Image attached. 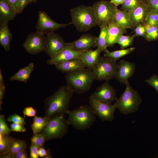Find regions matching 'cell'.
Returning a JSON list of instances; mask_svg holds the SVG:
<instances>
[{"mask_svg": "<svg viewBox=\"0 0 158 158\" xmlns=\"http://www.w3.org/2000/svg\"><path fill=\"white\" fill-rule=\"evenodd\" d=\"M39 148L34 143L32 142L30 147L31 158H39L38 154Z\"/></svg>", "mask_w": 158, "mask_h": 158, "instance_id": "43", "label": "cell"}, {"mask_svg": "<svg viewBox=\"0 0 158 158\" xmlns=\"http://www.w3.org/2000/svg\"><path fill=\"white\" fill-rule=\"evenodd\" d=\"M17 14L14 7L4 0H0V22L14 20Z\"/></svg>", "mask_w": 158, "mask_h": 158, "instance_id": "20", "label": "cell"}, {"mask_svg": "<svg viewBox=\"0 0 158 158\" xmlns=\"http://www.w3.org/2000/svg\"><path fill=\"white\" fill-rule=\"evenodd\" d=\"M12 130L8 126L4 116H0V133L8 135Z\"/></svg>", "mask_w": 158, "mask_h": 158, "instance_id": "34", "label": "cell"}, {"mask_svg": "<svg viewBox=\"0 0 158 158\" xmlns=\"http://www.w3.org/2000/svg\"><path fill=\"white\" fill-rule=\"evenodd\" d=\"M136 36L134 34L131 36H121L117 40L116 43L119 44L122 49L127 48L132 44Z\"/></svg>", "mask_w": 158, "mask_h": 158, "instance_id": "30", "label": "cell"}, {"mask_svg": "<svg viewBox=\"0 0 158 158\" xmlns=\"http://www.w3.org/2000/svg\"><path fill=\"white\" fill-rule=\"evenodd\" d=\"M24 117L26 116L27 117L35 116L37 114V111L32 107H26L23 111Z\"/></svg>", "mask_w": 158, "mask_h": 158, "instance_id": "42", "label": "cell"}, {"mask_svg": "<svg viewBox=\"0 0 158 158\" xmlns=\"http://www.w3.org/2000/svg\"><path fill=\"white\" fill-rule=\"evenodd\" d=\"M101 52V49L98 48L94 50H88L81 54L80 59L85 64L87 68L92 69L100 57Z\"/></svg>", "mask_w": 158, "mask_h": 158, "instance_id": "21", "label": "cell"}, {"mask_svg": "<svg viewBox=\"0 0 158 158\" xmlns=\"http://www.w3.org/2000/svg\"><path fill=\"white\" fill-rule=\"evenodd\" d=\"M28 157L25 150L17 152L14 156V158H27Z\"/></svg>", "mask_w": 158, "mask_h": 158, "instance_id": "44", "label": "cell"}, {"mask_svg": "<svg viewBox=\"0 0 158 158\" xmlns=\"http://www.w3.org/2000/svg\"><path fill=\"white\" fill-rule=\"evenodd\" d=\"M143 0H125L121 4V9L129 12L136 7Z\"/></svg>", "mask_w": 158, "mask_h": 158, "instance_id": "32", "label": "cell"}, {"mask_svg": "<svg viewBox=\"0 0 158 158\" xmlns=\"http://www.w3.org/2000/svg\"><path fill=\"white\" fill-rule=\"evenodd\" d=\"M5 90V85L4 84H0V105L1 108V105Z\"/></svg>", "mask_w": 158, "mask_h": 158, "instance_id": "45", "label": "cell"}, {"mask_svg": "<svg viewBox=\"0 0 158 158\" xmlns=\"http://www.w3.org/2000/svg\"><path fill=\"white\" fill-rule=\"evenodd\" d=\"M135 69L134 63L121 60L116 64L115 78L121 83L125 84L134 74Z\"/></svg>", "mask_w": 158, "mask_h": 158, "instance_id": "14", "label": "cell"}, {"mask_svg": "<svg viewBox=\"0 0 158 158\" xmlns=\"http://www.w3.org/2000/svg\"><path fill=\"white\" fill-rule=\"evenodd\" d=\"M90 106L95 114L103 121H113L116 108L114 105L97 100L91 96L89 98Z\"/></svg>", "mask_w": 158, "mask_h": 158, "instance_id": "10", "label": "cell"}, {"mask_svg": "<svg viewBox=\"0 0 158 158\" xmlns=\"http://www.w3.org/2000/svg\"><path fill=\"white\" fill-rule=\"evenodd\" d=\"M125 85L126 87L124 92L113 105L121 113L127 115L138 110L142 99L138 92L131 87L128 81Z\"/></svg>", "mask_w": 158, "mask_h": 158, "instance_id": "4", "label": "cell"}, {"mask_svg": "<svg viewBox=\"0 0 158 158\" xmlns=\"http://www.w3.org/2000/svg\"><path fill=\"white\" fill-rule=\"evenodd\" d=\"M24 125L22 124L13 123L11 125L12 131L23 132L26 131V129Z\"/></svg>", "mask_w": 158, "mask_h": 158, "instance_id": "41", "label": "cell"}, {"mask_svg": "<svg viewBox=\"0 0 158 158\" xmlns=\"http://www.w3.org/2000/svg\"><path fill=\"white\" fill-rule=\"evenodd\" d=\"M145 81L149 85L153 87L158 93V76L154 75L148 79H146Z\"/></svg>", "mask_w": 158, "mask_h": 158, "instance_id": "37", "label": "cell"}, {"mask_svg": "<svg viewBox=\"0 0 158 158\" xmlns=\"http://www.w3.org/2000/svg\"><path fill=\"white\" fill-rule=\"evenodd\" d=\"M34 67L33 63H30L28 66L20 69L14 75L11 76L10 80L26 83L30 78V74L33 70Z\"/></svg>", "mask_w": 158, "mask_h": 158, "instance_id": "24", "label": "cell"}, {"mask_svg": "<svg viewBox=\"0 0 158 158\" xmlns=\"http://www.w3.org/2000/svg\"><path fill=\"white\" fill-rule=\"evenodd\" d=\"M33 2V0H17L15 7L17 14L21 13L27 5Z\"/></svg>", "mask_w": 158, "mask_h": 158, "instance_id": "33", "label": "cell"}, {"mask_svg": "<svg viewBox=\"0 0 158 158\" xmlns=\"http://www.w3.org/2000/svg\"><path fill=\"white\" fill-rule=\"evenodd\" d=\"M27 143L25 141L17 139L11 138V143L8 152L14 158V155L17 152L25 150L27 147Z\"/></svg>", "mask_w": 158, "mask_h": 158, "instance_id": "27", "label": "cell"}, {"mask_svg": "<svg viewBox=\"0 0 158 158\" xmlns=\"http://www.w3.org/2000/svg\"><path fill=\"white\" fill-rule=\"evenodd\" d=\"M108 35V26H103L100 28L99 35L96 41V46L102 52H105L107 49V40Z\"/></svg>", "mask_w": 158, "mask_h": 158, "instance_id": "25", "label": "cell"}, {"mask_svg": "<svg viewBox=\"0 0 158 158\" xmlns=\"http://www.w3.org/2000/svg\"><path fill=\"white\" fill-rule=\"evenodd\" d=\"M0 158H13V156L8 152L4 154H1Z\"/></svg>", "mask_w": 158, "mask_h": 158, "instance_id": "49", "label": "cell"}, {"mask_svg": "<svg viewBox=\"0 0 158 158\" xmlns=\"http://www.w3.org/2000/svg\"><path fill=\"white\" fill-rule=\"evenodd\" d=\"M56 69L63 73H66L86 68L84 63L79 58L74 59L56 65Z\"/></svg>", "mask_w": 158, "mask_h": 158, "instance_id": "18", "label": "cell"}, {"mask_svg": "<svg viewBox=\"0 0 158 158\" xmlns=\"http://www.w3.org/2000/svg\"><path fill=\"white\" fill-rule=\"evenodd\" d=\"M71 22L80 32L89 30L97 24L92 6L82 5L71 9Z\"/></svg>", "mask_w": 158, "mask_h": 158, "instance_id": "3", "label": "cell"}, {"mask_svg": "<svg viewBox=\"0 0 158 158\" xmlns=\"http://www.w3.org/2000/svg\"><path fill=\"white\" fill-rule=\"evenodd\" d=\"M113 21L118 25L125 28H133L128 12L120 10L117 7Z\"/></svg>", "mask_w": 158, "mask_h": 158, "instance_id": "23", "label": "cell"}, {"mask_svg": "<svg viewBox=\"0 0 158 158\" xmlns=\"http://www.w3.org/2000/svg\"><path fill=\"white\" fill-rule=\"evenodd\" d=\"M97 37L90 34H84L78 39L70 43L72 49L77 51H86L96 46Z\"/></svg>", "mask_w": 158, "mask_h": 158, "instance_id": "16", "label": "cell"}, {"mask_svg": "<svg viewBox=\"0 0 158 158\" xmlns=\"http://www.w3.org/2000/svg\"><path fill=\"white\" fill-rule=\"evenodd\" d=\"M47 38V47L45 52L50 57L56 54L65 47L66 44L61 35L52 32L46 35Z\"/></svg>", "mask_w": 158, "mask_h": 158, "instance_id": "15", "label": "cell"}, {"mask_svg": "<svg viewBox=\"0 0 158 158\" xmlns=\"http://www.w3.org/2000/svg\"><path fill=\"white\" fill-rule=\"evenodd\" d=\"M134 28V34L136 36L144 37L146 33V28L143 23L139 24Z\"/></svg>", "mask_w": 158, "mask_h": 158, "instance_id": "39", "label": "cell"}, {"mask_svg": "<svg viewBox=\"0 0 158 158\" xmlns=\"http://www.w3.org/2000/svg\"><path fill=\"white\" fill-rule=\"evenodd\" d=\"M46 36L37 31L29 34L23 44L26 51L32 55H36L46 49Z\"/></svg>", "mask_w": 158, "mask_h": 158, "instance_id": "9", "label": "cell"}, {"mask_svg": "<svg viewBox=\"0 0 158 158\" xmlns=\"http://www.w3.org/2000/svg\"><path fill=\"white\" fill-rule=\"evenodd\" d=\"M71 23L62 24L52 19L47 13L44 11L38 12V21L36 26V31L43 35H46L66 27Z\"/></svg>", "mask_w": 158, "mask_h": 158, "instance_id": "11", "label": "cell"}, {"mask_svg": "<svg viewBox=\"0 0 158 158\" xmlns=\"http://www.w3.org/2000/svg\"><path fill=\"white\" fill-rule=\"evenodd\" d=\"M4 84V79L2 75L1 70H0V84Z\"/></svg>", "mask_w": 158, "mask_h": 158, "instance_id": "50", "label": "cell"}, {"mask_svg": "<svg viewBox=\"0 0 158 158\" xmlns=\"http://www.w3.org/2000/svg\"><path fill=\"white\" fill-rule=\"evenodd\" d=\"M116 64L110 58L100 57L91 69L96 79L108 81L115 78Z\"/></svg>", "mask_w": 158, "mask_h": 158, "instance_id": "8", "label": "cell"}, {"mask_svg": "<svg viewBox=\"0 0 158 158\" xmlns=\"http://www.w3.org/2000/svg\"><path fill=\"white\" fill-rule=\"evenodd\" d=\"M146 28L144 38L148 41L158 40V25H151L146 22L142 23Z\"/></svg>", "mask_w": 158, "mask_h": 158, "instance_id": "29", "label": "cell"}, {"mask_svg": "<svg viewBox=\"0 0 158 158\" xmlns=\"http://www.w3.org/2000/svg\"><path fill=\"white\" fill-rule=\"evenodd\" d=\"M7 121L9 122L20 123L24 125L26 123L24 118L15 114L10 116L7 118Z\"/></svg>", "mask_w": 158, "mask_h": 158, "instance_id": "40", "label": "cell"}, {"mask_svg": "<svg viewBox=\"0 0 158 158\" xmlns=\"http://www.w3.org/2000/svg\"><path fill=\"white\" fill-rule=\"evenodd\" d=\"M97 25L101 28L108 26L114 17L117 8L110 1L101 0L94 3L92 6Z\"/></svg>", "mask_w": 158, "mask_h": 158, "instance_id": "7", "label": "cell"}, {"mask_svg": "<svg viewBox=\"0 0 158 158\" xmlns=\"http://www.w3.org/2000/svg\"><path fill=\"white\" fill-rule=\"evenodd\" d=\"M67 85L78 94L88 91L96 80L91 69L85 68L66 73Z\"/></svg>", "mask_w": 158, "mask_h": 158, "instance_id": "2", "label": "cell"}, {"mask_svg": "<svg viewBox=\"0 0 158 158\" xmlns=\"http://www.w3.org/2000/svg\"><path fill=\"white\" fill-rule=\"evenodd\" d=\"M135 49V47H131L111 52L109 51L107 49L104 52L105 54L104 56L116 62L122 57L132 52Z\"/></svg>", "mask_w": 158, "mask_h": 158, "instance_id": "26", "label": "cell"}, {"mask_svg": "<svg viewBox=\"0 0 158 158\" xmlns=\"http://www.w3.org/2000/svg\"><path fill=\"white\" fill-rule=\"evenodd\" d=\"M47 153V151H46L43 147H41L39 148L38 154L39 157H43L44 156H46Z\"/></svg>", "mask_w": 158, "mask_h": 158, "instance_id": "46", "label": "cell"}, {"mask_svg": "<svg viewBox=\"0 0 158 158\" xmlns=\"http://www.w3.org/2000/svg\"><path fill=\"white\" fill-rule=\"evenodd\" d=\"M74 92L68 85L60 87L45 100V116L51 118L68 114L70 102Z\"/></svg>", "mask_w": 158, "mask_h": 158, "instance_id": "1", "label": "cell"}, {"mask_svg": "<svg viewBox=\"0 0 158 158\" xmlns=\"http://www.w3.org/2000/svg\"><path fill=\"white\" fill-rule=\"evenodd\" d=\"M149 12L147 6L144 0L134 9L128 12L133 28L146 22Z\"/></svg>", "mask_w": 158, "mask_h": 158, "instance_id": "17", "label": "cell"}, {"mask_svg": "<svg viewBox=\"0 0 158 158\" xmlns=\"http://www.w3.org/2000/svg\"><path fill=\"white\" fill-rule=\"evenodd\" d=\"M67 121L68 124L79 130L90 128L96 120V115L90 107L87 105L80 106L69 110Z\"/></svg>", "mask_w": 158, "mask_h": 158, "instance_id": "5", "label": "cell"}, {"mask_svg": "<svg viewBox=\"0 0 158 158\" xmlns=\"http://www.w3.org/2000/svg\"><path fill=\"white\" fill-rule=\"evenodd\" d=\"M69 125L64 114L59 115L50 118L39 134L44 136L46 141L61 138L67 133Z\"/></svg>", "mask_w": 158, "mask_h": 158, "instance_id": "6", "label": "cell"}, {"mask_svg": "<svg viewBox=\"0 0 158 158\" xmlns=\"http://www.w3.org/2000/svg\"><path fill=\"white\" fill-rule=\"evenodd\" d=\"M33 0V2H34V3H36L38 0Z\"/></svg>", "mask_w": 158, "mask_h": 158, "instance_id": "51", "label": "cell"}, {"mask_svg": "<svg viewBox=\"0 0 158 158\" xmlns=\"http://www.w3.org/2000/svg\"><path fill=\"white\" fill-rule=\"evenodd\" d=\"M8 22H4L0 25V44L6 51L10 49L12 34L8 27Z\"/></svg>", "mask_w": 158, "mask_h": 158, "instance_id": "22", "label": "cell"}, {"mask_svg": "<svg viewBox=\"0 0 158 158\" xmlns=\"http://www.w3.org/2000/svg\"><path fill=\"white\" fill-rule=\"evenodd\" d=\"M108 26L107 47H112L121 36L126 32V29L120 26L113 21Z\"/></svg>", "mask_w": 158, "mask_h": 158, "instance_id": "19", "label": "cell"}, {"mask_svg": "<svg viewBox=\"0 0 158 158\" xmlns=\"http://www.w3.org/2000/svg\"><path fill=\"white\" fill-rule=\"evenodd\" d=\"M125 0H111L110 2L114 4L116 6L121 4Z\"/></svg>", "mask_w": 158, "mask_h": 158, "instance_id": "47", "label": "cell"}, {"mask_svg": "<svg viewBox=\"0 0 158 158\" xmlns=\"http://www.w3.org/2000/svg\"><path fill=\"white\" fill-rule=\"evenodd\" d=\"M6 2L10 4L12 6L14 7L17 0H4Z\"/></svg>", "mask_w": 158, "mask_h": 158, "instance_id": "48", "label": "cell"}, {"mask_svg": "<svg viewBox=\"0 0 158 158\" xmlns=\"http://www.w3.org/2000/svg\"><path fill=\"white\" fill-rule=\"evenodd\" d=\"M146 22L151 25H158V12L149 11Z\"/></svg>", "mask_w": 158, "mask_h": 158, "instance_id": "36", "label": "cell"}, {"mask_svg": "<svg viewBox=\"0 0 158 158\" xmlns=\"http://www.w3.org/2000/svg\"><path fill=\"white\" fill-rule=\"evenodd\" d=\"M147 6L149 11L158 12V0H143Z\"/></svg>", "mask_w": 158, "mask_h": 158, "instance_id": "38", "label": "cell"}, {"mask_svg": "<svg viewBox=\"0 0 158 158\" xmlns=\"http://www.w3.org/2000/svg\"><path fill=\"white\" fill-rule=\"evenodd\" d=\"M85 51H75L72 49L70 43H66L61 51L47 60V63L50 65H56L74 59H80L81 54Z\"/></svg>", "mask_w": 158, "mask_h": 158, "instance_id": "12", "label": "cell"}, {"mask_svg": "<svg viewBox=\"0 0 158 158\" xmlns=\"http://www.w3.org/2000/svg\"><path fill=\"white\" fill-rule=\"evenodd\" d=\"M50 118L44 116L43 117L35 116L31 125L34 134H39L43 129Z\"/></svg>", "mask_w": 158, "mask_h": 158, "instance_id": "28", "label": "cell"}, {"mask_svg": "<svg viewBox=\"0 0 158 158\" xmlns=\"http://www.w3.org/2000/svg\"><path fill=\"white\" fill-rule=\"evenodd\" d=\"M31 142L37 145L39 148L43 147L45 141L44 136L40 134H34L31 139Z\"/></svg>", "mask_w": 158, "mask_h": 158, "instance_id": "35", "label": "cell"}, {"mask_svg": "<svg viewBox=\"0 0 158 158\" xmlns=\"http://www.w3.org/2000/svg\"><path fill=\"white\" fill-rule=\"evenodd\" d=\"M116 95V90L108 81H106L98 87L91 96L98 101L111 104L117 99Z\"/></svg>", "mask_w": 158, "mask_h": 158, "instance_id": "13", "label": "cell"}, {"mask_svg": "<svg viewBox=\"0 0 158 158\" xmlns=\"http://www.w3.org/2000/svg\"><path fill=\"white\" fill-rule=\"evenodd\" d=\"M11 137L0 133V154L8 152L9 150Z\"/></svg>", "mask_w": 158, "mask_h": 158, "instance_id": "31", "label": "cell"}]
</instances>
